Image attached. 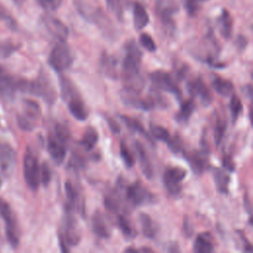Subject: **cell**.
Returning a JSON list of instances; mask_svg holds the SVG:
<instances>
[{
	"label": "cell",
	"mask_w": 253,
	"mask_h": 253,
	"mask_svg": "<svg viewBox=\"0 0 253 253\" xmlns=\"http://www.w3.org/2000/svg\"><path fill=\"white\" fill-rule=\"evenodd\" d=\"M25 93H30L41 97L46 104L52 105L56 99V92L48 77L44 72H42L35 80H26Z\"/></svg>",
	"instance_id": "obj_1"
},
{
	"label": "cell",
	"mask_w": 253,
	"mask_h": 253,
	"mask_svg": "<svg viewBox=\"0 0 253 253\" xmlns=\"http://www.w3.org/2000/svg\"><path fill=\"white\" fill-rule=\"evenodd\" d=\"M74 5L82 18H84L86 21L92 24L97 25L100 29L104 30L105 32L112 34L110 20L100 7L92 5L90 3H86L81 0H75Z\"/></svg>",
	"instance_id": "obj_2"
},
{
	"label": "cell",
	"mask_w": 253,
	"mask_h": 253,
	"mask_svg": "<svg viewBox=\"0 0 253 253\" xmlns=\"http://www.w3.org/2000/svg\"><path fill=\"white\" fill-rule=\"evenodd\" d=\"M0 215L5 221V233L8 242L13 248H17L20 241V232L16 215L7 201L0 198Z\"/></svg>",
	"instance_id": "obj_3"
},
{
	"label": "cell",
	"mask_w": 253,
	"mask_h": 253,
	"mask_svg": "<svg viewBox=\"0 0 253 253\" xmlns=\"http://www.w3.org/2000/svg\"><path fill=\"white\" fill-rule=\"evenodd\" d=\"M41 166L37 155L30 148H27L23 160V173L28 187L36 191L41 184Z\"/></svg>",
	"instance_id": "obj_4"
},
{
	"label": "cell",
	"mask_w": 253,
	"mask_h": 253,
	"mask_svg": "<svg viewBox=\"0 0 253 253\" xmlns=\"http://www.w3.org/2000/svg\"><path fill=\"white\" fill-rule=\"evenodd\" d=\"M73 62V56L70 48L64 42L55 44L48 55L49 66L57 71L62 72L69 68Z\"/></svg>",
	"instance_id": "obj_5"
},
{
	"label": "cell",
	"mask_w": 253,
	"mask_h": 253,
	"mask_svg": "<svg viewBox=\"0 0 253 253\" xmlns=\"http://www.w3.org/2000/svg\"><path fill=\"white\" fill-rule=\"evenodd\" d=\"M41 118V108L40 105L33 100L23 101V110L17 117L18 126L24 130L34 129Z\"/></svg>",
	"instance_id": "obj_6"
},
{
	"label": "cell",
	"mask_w": 253,
	"mask_h": 253,
	"mask_svg": "<svg viewBox=\"0 0 253 253\" xmlns=\"http://www.w3.org/2000/svg\"><path fill=\"white\" fill-rule=\"evenodd\" d=\"M142 52L134 41H129L125 44V56L123 59V75L139 72Z\"/></svg>",
	"instance_id": "obj_7"
},
{
	"label": "cell",
	"mask_w": 253,
	"mask_h": 253,
	"mask_svg": "<svg viewBox=\"0 0 253 253\" xmlns=\"http://www.w3.org/2000/svg\"><path fill=\"white\" fill-rule=\"evenodd\" d=\"M125 198L126 202L134 207L152 203L154 196L139 182H134L125 189Z\"/></svg>",
	"instance_id": "obj_8"
},
{
	"label": "cell",
	"mask_w": 253,
	"mask_h": 253,
	"mask_svg": "<svg viewBox=\"0 0 253 253\" xmlns=\"http://www.w3.org/2000/svg\"><path fill=\"white\" fill-rule=\"evenodd\" d=\"M149 77L154 89L169 92L175 95L178 99L181 98V90L169 73L162 70H155L149 75Z\"/></svg>",
	"instance_id": "obj_9"
},
{
	"label": "cell",
	"mask_w": 253,
	"mask_h": 253,
	"mask_svg": "<svg viewBox=\"0 0 253 253\" xmlns=\"http://www.w3.org/2000/svg\"><path fill=\"white\" fill-rule=\"evenodd\" d=\"M65 213L62 235H59V237L62 238L63 242L68 244V246H76L81 239L80 230L72 211L65 210Z\"/></svg>",
	"instance_id": "obj_10"
},
{
	"label": "cell",
	"mask_w": 253,
	"mask_h": 253,
	"mask_svg": "<svg viewBox=\"0 0 253 253\" xmlns=\"http://www.w3.org/2000/svg\"><path fill=\"white\" fill-rule=\"evenodd\" d=\"M187 171L181 167H169L164 171L163 184L166 190L172 194L177 195L181 191V183L186 178Z\"/></svg>",
	"instance_id": "obj_11"
},
{
	"label": "cell",
	"mask_w": 253,
	"mask_h": 253,
	"mask_svg": "<svg viewBox=\"0 0 253 253\" xmlns=\"http://www.w3.org/2000/svg\"><path fill=\"white\" fill-rule=\"evenodd\" d=\"M178 4L175 0H156L155 9L166 30L174 29L173 15L178 11Z\"/></svg>",
	"instance_id": "obj_12"
},
{
	"label": "cell",
	"mask_w": 253,
	"mask_h": 253,
	"mask_svg": "<svg viewBox=\"0 0 253 253\" xmlns=\"http://www.w3.org/2000/svg\"><path fill=\"white\" fill-rule=\"evenodd\" d=\"M41 22L48 34L59 42H65L69 35V31L60 20L50 15H43L41 17Z\"/></svg>",
	"instance_id": "obj_13"
},
{
	"label": "cell",
	"mask_w": 253,
	"mask_h": 253,
	"mask_svg": "<svg viewBox=\"0 0 253 253\" xmlns=\"http://www.w3.org/2000/svg\"><path fill=\"white\" fill-rule=\"evenodd\" d=\"M16 152L8 143H0V170L6 177H10L16 166Z\"/></svg>",
	"instance_id": "obj_14"
},
{
	"label": "cell",
	"mask_w": 253,
	"mask_h": 253,
	"mask_svg": "<svg viewBox=\"0 0 253 253\" xmlns=\"http://www.w3.org/2000/svg\"><path fill=\"white\" fill-rule=\"evenodd\" d=\"M18 79L9 75L0 67V97L4 101H10L18 91Z\"/></svg>",
	"instance_id": "obj_15"
},
{
	"label": "cell",
	"mask_w": 253,
	"mask_h": 253,
	"mask_svg": "<svg viewBox=\"0 0 253 253\" xmlns=\"http://www.w3.org/2000/svg\"><path fill=\"white\" fill-rule=\"evenodd\" d=\"M121 99L125 105L131 108L144 111L151 109V106L148 103L147 99H142L140 97V92L138 91H134L124 87V89L121 91Z\"/></svg>",
	"instance_id": "obj_16"
},
{
	"label": "cell",
	"mask_w": 253,
	"mask_h": 253,
	"mask_svg": "<svg viewBox=\"0 0 253 253\" xmlns=\"http://www.w3.org/2000/svg\"><path fill=\"white\" fill-rule=\"evenodd\" d=\"M188 89H189V92L192 94V96L198 98L203 105L208 106L211 103L212 101L211 93L201 78H197L190 81L188 83Z\"/></svg>",
	"instance_id": "obj_17"
},
{
	"label": "cell",
	"mask_w": 253,
	"mask_h": 253,
	"mask_svg": "<svg viewBox=\"0 0 253 253\" xmlns=\"http://www.w3.org/2000/svg\"><path fill=\"white\" fill-rule=\"evenodd\" d=\"M91 226L93 232L98 237L107 239L111 236V225L109 223L108 217L101 211H96L93 213Z\"/></svg>",
	"instance_id": "obj_18"
},
{
	"label": "cell",
	"mask_w": 253,
	"mask_h": 253,
	"mask_svg": "<svg viewBox=\"0 0 253 253\" xmlns=\"http://www.w3.org/2000/svg\"><path fill=\"white\" fill-rule=\"evenodd\" d=\"M65 194L67 197V204L65 210H76L82 214L84 213V201L81 198L78 190L73 186L70 181L65 183Z\"/></svg>",
	"instance_id": "obj_19"
},
{
	"label": "cell",
	"mask_w": 253,
	"mask_h": 253,
	"mask_svg": "<svg viewBox=\"0 0 253 253\" xmlns=\"http://www.w3.org/2000/svg\"><path fill=\"white\" fill-rule=\"evenodd\" d=\"M134 150H135V153L139 162V166L143 175L147 179H151L153 177V166L151 164L147 151L139 141L134 142Z\"/></svg>",
	"instance_id": "obj_20"
},
{
	"label": "cell",
	"mask_w": 253,
	"mask_h": 253,
	"mask_svg": "<svg viewBox=\"0 0 253 253\" xmlns=\"http://www.w3.org/2000/svg\"><path fill=\"white\" fill-rule=\"evenodd\" d=\"M192 169L196 173H203L209 165V150L204 148L186 155Z\"/></svg>",
	"instance_id": "obj_21"
},
{
	"label": "cell",
	"mask_w": 253,
	"mask_h": 253,
	"mask_svg": "<svg viewBox=\"0 0 253 253\" xmlns=\"http://www.w3.org/2000/svg\"><path fill=\"white\" fill-rule=\"evenodd\" d=\"M47 151L56 164H61L66 155V145L51 134L47 139Z\"/></svg>",
	"instance_id": "obj_22"
},
{
	"label": "cell",
	"mask_w": 253,
	"mask_h": 253,
	"mask_svg": "<svg viewBox=\"0 0 253 253\" xmlns=\"http://www.w3.org/2000/svg\"><path fill=\"white\" fill-rule=\"evenodd\" d=\"M59 87H60L61 97L66 103L68 101L80 96V93H79L78 89L76 88L75 84L67 76L61 75L59 77Z\"/></svg>",
	"instance_id": "obj_23"
},
{
	"label": "cell",
	"mask_w": 253,
	"mask_h": 253,
	"mask_svg": "<svg viewBox=\"0 0 253 253\" xmlns=\"http://www.w3.org/2000/svg\"><path fill=\"white\" fill-rule=\"evenodd\" d=\"M193 250L197 253H211L214 250L212 236L209 232L200 233L193 245Z\"/></svg>",
	"instance_id": "obj_24"
},
{
	"label": "cell",
	"mask_w": 253,
	"mask_h": 253,
	"mask_svg": "<svg viewBox=\"0 0 253 253\" xmlns=\"http://www.w3.org/2000/svg\"><path fill=\"white\" fill-rule=\"evenodd\" d=\"M67 107L69 109L70 114L78 121H85L88 117V110L85 106V103L81 96H78L67 103Z\"/></svg>",
	"instance_id": "obj_25"
},
{
	"label": "cell",
	"mask_w": 253,
	"mask_h": 253,
	"mask_svg": "<svg viewBox=\"0 0 253 253\" xmlns=\"http://www.w3.org/2000/svg\"><path fill=\"white\" fill-rule=\"evenodd\" d=\"M132 14H133V26L136 30H141L148 24L149 16L145 8L139 2L133 3Z\"/></svg>",
	"instance_id": "obj_26"
},
{
	"label": "cell",
	"mask_w": 253,
	"mask_h": 253,
	"mask_svg": "<svg viewBox=\"0 0 253 253\" xmlns=\"http://www.w3.org/2000/svg\"><path fill=\"white\" fill-rule=\"evenodd\" d=\"M218 25H219V31L221 36L226 40L229 39L232 35L233 21L230 13L227 10L223 9L222 12L220 13L218 18Z\"/></svg>",
	"instance_id": "obj_27"
},
{
	"label": "cell",
	"mask_w": 253,
	"mask_h": 253,
	"mask_svg": "<svg viewBox=\"0 0 253 253\" xmlns=\"http://www.w3.org/2000/svg\"><path fill=\"white\" fill-rule=\"evenodd\" d=\"M120 118L131 131L140 133L141 135H143L147 140H149L153 144V139H152L151 135L146 131V129L143 127V126L141 125V123L139 121H137L136 119H132L128 116H125V115H120Z\"/></svg>",
	"instance_id": "obj_28"
},
{
	"label": "cell",
	"mask_w": 253,
	"mask_h": 253,
	"mask_svg": "<svg viewBox=\"0 0 253 253\" xmlns=\"http://www.w3.org/2000/svg\"><path fill=\"white\" fill-rule=\"evenodd\" d=\"M213 179L214 184L219 193L227 194L228 193V185H229V175L221 168L213 169Z\"/></svg>",
	"instance_id": "obj_29"
},
{
	"label": "cell",
	"mask_w": 253,
	"mask_h": 253,
	"mask_svg": "<svg viewBox=\"0 0 253 253\" xmlns=\"http://www.w3.org/2000/svg\"><path fill=\"white\" fill-rule=\"evenodd\" d=\"M211 86L217 94L223 97H229L233 92V84L231 81L221 77H215L211 81Z\"/></svg>",
	"instance_id": "obj_30"
},
{
	"label": "cell",
	"mask_w": 253,
	"mask_h": 253,
	"mask_svg": "<svg viewBox=\"0 0 253 253\" xmlns=\"http://www.w3.org/2000/svg\"><path fill=\"white\" fill-rule=\"evenodd\" d=\"M195 109H196V104L194 99H189L182 102L180 105L179 111L175 116L176 120L180 123L187 122L190 119V117L193 115Z\"/></svg>",
	"instance_id": "obj_31"
},
{
	"label": "cell",
	"mask_w": 253,
	"mask_h": 253,
	"mask_svg": "<svg viewBox=\"0 0 253 253\" xmlns=\"http://www.w3.org/2000/svg\"><path fill=\"white\" fill-rule=\"evenodd\" d=\"M101 67L103 72L112 78H116L118 76L117 74V59L115 56L104 53L101 57L100 61Z\"/></svg>",
	"instance_id": "obj_32"
},
{
	"label": "cell",
	"mask_w": 253,
	"mask_h": 253,
	"mask_svg": "<svg viewBox=\"0 0 253 253\" xmlns=\"http://www.w3.org/2000/svg\"><path fill=\"white\" fill-rule=\"evenodd\" d=\"M117 224L121 229L122 233L128 239L134 238L136 236V229L130 222V220L122 213H118L117 216Z\"/></svg>",
	"instance_id": "obj_33"
},
{
	"label": "cell",
	"mask_w": 253,
	"mask_h": 253,
	"mask_svg": "<svg viewBox=\"0 0 253 253\" xmlns=\"http://www.w3.org/2000/svg\"><path fill=\"white\" fill-rule=\"evenodd\" d=\"M98 138H99V135H98L97 130L94 127L89 126L86 128V130L80 140V144L86 150H92L95 147V145L97 144Z\"/></svg>",
	"instance_id": "obj_34"
},
{
	"label": "cell",
	"mask_w": 253,
	"mask_h": 253,
	"mask_svg": "<svg viewBox=\"0 0 253 253\" xmlns=\"http://www.w3.org/2000/svg\"><path fill=\"white\" fill-rule=\"evenodd\" d=\"M139 222L143 235L147 238H154L156 234V227L151 217L148 214L141 212L139 214Z\"/></svg>",
	"instance_id": "obj_35"
},
{
	"label": "cell",
	"mask_w": 253,
	"mask_h": 253,
	"mask_svg": "<svg viewBox=\"0 0 253 253\" xmlns=\"http://www.w3.org/2000/svg\"><path fill=\"white\" fill-rule=\"evenodd\" d=\"M109 10L120 21L124 20V13L126 7V0H106Z\"/></svg>",
	"instance_id": "obj_36"
},
{
	"label": "cell",
	"mask_w": 253,
	"mask_h": 253,
	"mask_svg": "<svg viewBox=\"0 0 253 253\" xmlns=\"http://www.w3.org/2000/svg\"><path fill=\"white\" fill-rule=\"evenodd\" d=\"M230 101H229V112H230V118L233 123L236 122V120L239 118V116L242 113L243 107L241 100L236 95H230Z\"/></svg>",
	"instance_id": "obj_37"
},
{
	"label": "cell",
	"mask_w": 253,
	"mask_h": 253,
	"mask_svg": "<svg viewBox=\"0 0 253 253\" xmlns=\"http://www.w3.org/2000/svg\"><path fill=\"white\" fill-rule=\"evenodd\" d=\"M54 136L61 141L63 144L67 145L70 138H71V134L70 131L68 129V127L62 124H56L54 126Z\"/></svg>",
	"instance_id": "obj_38"
},
{
	"label": "cell",
	"mask_w": 253,
	"mask_h": 253,
	"mask_svg": "<svg viewBox=\"0 0 253 253\" xmlns=\"http://www.w3.org/2000/svg\"><path fill=\"white\" fill-rule=\"evenodd\" d=\"M150 135L152 137H154L155 139L167 142L170 138V133L168 131V129H166L165 127L158 126V125H151L150 126Z\"/></svg>",
	"instance_id": "obj_39"
},
{
	"label": "cell",
	"mask_w": 253,
	"mask_h": 253,
	"mask_svg": "<svg viewBox=\"0 0 253 253\" xmlns=\"http://www.w3.org/2000/svg\"><path fill=\"white\" fill-rule=\"evenodd\" d=\"M225 129H226V123L219 118L216 119L215 124H214V129H213V139H214V143L216 145L220 144V142L223 138Z\"/></svg>",
	"instance_id": "obj_40"
},
{
	"label": "cell",
	"mask_w": 253,
	"mask_h": 253,
	"mask_svg": "<svg viewBox=\"0 0 253 253\" xmlns=\"http://www.w3.org/2000/svg\"><path fill=\"white\" fill-rule=\"evenodd\" d=\"M120 154H121V157L126 167L130 168L133 166V164H134L133 154L130 152V150L128 149L126 144H125L124 141H122L120 144Z\"/></svg>",
	"instance_id": "obj_41"
},
{
	"label": "cell",
	"mask_w": 253,
	"mask_h": 253,
	"mask_svg": "<svg viewBox=\"0 0 253 253\" xmlns=\"http://www.w3.org/2000/svg\"><path fill=\"white\" fill-rule=\"evenodd\" d=\"M139 42H140V44L146 49V50H148V51H151V52H153V51H155L156 50V43H155V42L153 41V39L151 38V36H149L148 34H146V33H142V34H140V36H139Z\"/></svg>",
	"instance_id": "obj_42"
},
{
	"label": "cell",
	"mask_w": 253,
	"mask_h": 253,
	"mask_svg": "<svg viewBox=\"0 0 253 253\" xmlns=\"http://www.w3.org/2000/svg\"><path fill=\"white\" fill-rule=\"evenodd\" d=\"M200 0H183L184 8L189 16H195L200 10Z\"/></svg>",
	"instance_id": "obj_43"
},
{
	"label": "cell",
	"mask_w": 253,
	"mask_h": 253,
	"mask_svg": "<svg viewBox=\"0 0 253 253\" xmlns=\"http://www.w3.org/2000/svg\"><path fill=\"white\" fill-rule=\"evenodd\" d=\"M38 4L45 11H55L61 5L62 0H37Z\"/></svg>",
	"instance_id": "obj_44"
},
{
	"label": "cell",
	"mask_w": 253,
	"mask_h": 253,
	"mask_svg": "<svg viewBox=\"0 0 253 253\" xmlns=\"http://www.w3.org/2000/svg\"><path fill=\"white\" fill-rule=\"evenodd\" d=\"M40 172H41V183L43 186H47L50 182V179H51V171H50V168H49V166L46 162H43L41 165Z\"/></svg>",
	"instance_id": "obj_45"
},
{
	"label": "cell",
	"mask_w": 253,
	"mask_h": 253,
	"mask_svg": "<svg viewBox=\"0 0 253 253\" xmlns=\"http://www.w3.org/2000/svg\"><path fill=\"white\" fill-rule=\"evenodd\" d=\"M166 143L168 144V147L171 149V151H173L176 154L183 151V143L178 135H175L174 137L170 136L169 140Z\"/></svg>",
	"instance_id": "obj_46"
},
{
	"label": "cell",
	"mask_w": 253,
	"mask_h": 253,
	"mask_svg": "<svg viewBox=\"0 0 253 253\" xmlns=\"http://www.w3.org/2000/svg\"><path fill=\"white\" fill-rule=\"evenodd\" d=\"M69 164L75 168V169H78V168H81L83 165H84V161H83V158L79 155V154H73L71 159H70V162Z\"/></svg>",
	"instance_id": "obj_47"
},
{
	"label": "cell",
	"mask_w": 253,
	"mask_h": 253,
	"mask_svg": "<svg viewBox=\"0 0 253 253\" xmlns=\"http://www.w3.org/2000/svg\"><path fill=\"white\" fill-rule=\"evenodd\" d=\"M106 121H107L108 126H109L110 129L112 130V132H114V133H119L120 132V130H121L120 129V126H119V124L113 118L106 116Z\"/></svg>",
	"instance_id": "obj_48"
},
{
	"label": "cell",
	"mask_w": 253,
	"mask_h": 253,
	"mask_svg": "<svg viewBox=\"0 0 253 253\" xmlns=\"http://www.w3.org/2000/svg\"><path fill=\"white\" fill-rule=\"evenodd\" d=\"M222 165L227 171H233L235 168L234 162L230 156H224L222 158Z\"/></svg>",
	"instance_id": "obj_49"
},
{
	"label": "cell",
	"mask_w": 253,
	"mask_h": 253,
	"mask_svg": "<svg viewBox=\"0 0 253 253\" xmlns=\"http://www.w3.org/2000/svg\"><path fill=\"white\" fill-rule=\"evenodd\" d=\"M235 43H236V46L239 48V49H244L248 43V41H247V38L240 35L236 38V41H235Z\"/></svg>",
	"instance_id": "obj_50"
},
{
	"label": "cell",
	"mask_w": 253,
	"mask_h": 253,
	"mask_svg": "<svg viewBox=\"0 0 253 253\" xmlns=\"http://www.w3.org/2000/svg\"><path fill=\"white\" fill-rule=\"evenodd\" d=\"M129 251H131V252H137L138 249H135L134 247H128V248H126V249H125V252H129Z\"/></svg>",
	"instance_id": "obj_51"
},
{
	"label": "cell",
	"mask_w": 253,
	"mask_h": 253,
	"mask_svg": "<svg viewBox=\"0 0 253 253\" xmlns=\"http://www.w3.org/2000/svg\"><path fill=\"white\" fill-rule=\"evenodd\" d=\"M15 4H17V5H23L25 2H26V0H12Z\"/></svg>",
	"instance_id": "obj_52"
},
{
	"label": "cell",
	"mask_w": 253,
	"mask_h": 253,
	"mask_svg": "<svg viewBox=\"0 0 253 253\" xmlns=\"http://www.w3.org/2000/svg\"><path fill=\"white\" fill-rule=\"evenodd\" d=\"M1 185H2V179H1V177H0V187H1Z\"/></svg>",
	"instance_id": "obj_53"
},
{
	"label": "cell",
	"mask_w": 253,
	"mask_h": 253,
	"mask_svg": "<svg viewBox=\"0 0 253 253\" xmlns=\"http://www.w3.org/2000/svg\"><path fill=\"white\" fill-rule=\"evenodd\" d=\"M200 1H201V2H202V1H206V0H200Z\"/></svg>",
	"instance_id": "obj_54"
}]
</instances>
